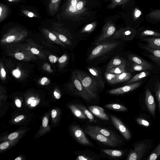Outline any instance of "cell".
Wrapping results in <instances>:
<instances>
[{"label":"cell","instance_id":"obj_1","mask_svg":"<svg viewBox=\"0 0 160 160\" xmlns=\"http://www.w3.org/2000/svg\"><path fill=\"white\" fill-rule=\"evenodd\" d=\"M75 73L82 84L93 99H96L99 88L95 79L90 75L81 70H78Z\"/></svg>","mask_w":160,"mask_h":160},{"label":"cell","instance_id":"obj_2","mask_svg":"<svg viewBox=\"0 0 160 160\" xmlns=\"http://www.w3.org/2000/svg\"><path fill=\"white\" fill-rule=\"evenodd\" d=\"M118 42L113 41L103 42L97 44L91 51L88 59L92 60L100 58L106 54L112 51L116 48Z\"/></svg>","mask_w":160,"mask_h":160},{"label":"cell","instance_id":"obj_3","mask_svg":"<svg viewBox=\"0 0 160 160\" xmlns=\"http://www.w3.org/2000/svg\"><path fill=\"white\" fill-rule=\"evenodd\" d=\"M84 132L92 138L106 145L114 147L118 145L112 140L96 131L90 126H88L85 128Z\"/></svg>","mask_w":160,"mask_h":160},{"label":"cell","instance_id":"obj_4","mask_svg":"<svg viewBox=\"0 0 160 160\" xmlns=\"http://www.w3.org/2000/svg\"><path fill=\"white\" fill-rule=\"evenodd\" d=\"M72 83L75 93L78 96L89 102L93 99L83 86L75 73L73 76Z\"/></svg>","mask_w":160,"mask_h":160},{"label":"cell","instance_id":"obj_5","mask_svg":"<svg viewBox=\"0 0 160 160\" xmlns=\"http://www.w3.org/2000/svg\"><path fill=\"white\" fill-rule=\"evenodd\" d=\"M72 130L73 135L78 143L84 146H93L92 143L86 137L85 132L78 125L74 126Z\"/></svg>","mask_w":160,"mask_h":160},{"label":"cell","instance_id":"obj_6","mask_svg":"<svg viewBox=\"0 0 160 160\" xmlns=\"http://www.w3.org/2000/svg\"><path fill=\"white\" fill-rule=\"evenodd\" d=\"M147 148V145L144 142L137 144L134 149L128 154L127 160H139L142 158Z\"/></svg>","mask_w":160,"mask_h":160},{"label":"cell","instance_id":"obj_7","mask_svg":"<svg viewBox=\"0 0 160 160\" xmlns=\"http://www.w3.org/2000/svg\"><path fill=\"white\" fill-rule=\"evenodd\" d=\"M109 116L114 126L125 139L127 140H129L131 137L130 132L122 121L114 116L111 115Z\"/></svg>","mask_w":160,"mask_h":160},{"label":"cell","instance_id":"obj_8","mask_svg":"<svg viewBox=\"0 0 160 160\" xmlns=\"http://www.w3.org/2000/svg\"><path fill=\"white\" fill-rule=\"evenodd\" d=\"M142 82L128 84L123 87L111 89L108 93L111 94L119 95L123 94L131 91L139 87L142 83Z\"/></svg>","mask_w":160,"mask_h":160},{"label":"cell","instance_id":"obj_9","mask_svg":"<svg viewBox=\"0 0 160 160\" xmlns=\"http://www.w3.org/2000/svg\"><path fill=\"white\" fill-rule=\"evenodd\" d=\"M90 126L96 131L112 140L118 145L122 142V141L119 137L111 131L98 126Z\"/></svg>","mask_w":160,"mask_h":160},{"label":"cell","instance_id":"obj_10","mask_svg":"<svg viewBox=\"0 0 160 160\" xmlns=\"http://www.w3.org/2000/svg\"><path fill=\"white\" fill-rule=\"evenodd\" d=\"M147 108L152 115L155 117L156 111V103L154 97L149 89H146L145 99Z\"/></svg>","mask_w":160,"mask_h":160},{"label":"cell","instance_id":"obj_11","mask_svg":"<svg viewBox=\"0 0 160 160\" xmlns=\"http://www.w3.org/2000/svg\"><path fill=\"white\" fill-rule=\"evenodd\" d=\"M88 70L91 75V76L98 83L100 88L104 89L105 87V83L100 71L97 68L92 67L88 68Z\"/></svg>","mask_w":160,"mask_h":160},{"label":"cell","instance_id":"obj_12","mask_svg":"<svg viewBox=\"0 0 160 160\" xmlns=\"http://www.w3.org/2000/svg\"><path fill=\"white\" fill-rule=\"evenodd\" d=\"M88 108L93 114L98 118L104 120H109V117L102 108L97 106H90L88 107Z\"/></svg>","mask_w":160,"mask_h":160},{"label":"cell","instance_id":"obj_13","mask_svg":"<svg viewBox=\"0 0 160 160\" xmlns=\"http://www.w3.org/2000/svg\"><path fill=\"white\" fill-rule=\"evenodd\" d=\"M135 36L134 32L128 30L124 32L121 31L117 32L111 39L119 38L127 40H130L132 39Z\"/></svg>","mask_w":160,"mask_h":160},{"label":"cell","instance_id":"obj_14","mask_svg":"<svg viewBox=\"0 0 160 160\" xmlns=\"http://www.w3.org/2000/svg\"><path fill=\"white\" fill-rule=\"evenodd\" d=\"M142 48L151 52L152 54L149 55V57L160 65V50L150 48L146 46H142Z\"/></svg>","mask_w":160,"mask_h":160},{"label":"cell","instance_id":"obj_15","mask_svg":"<svg viewBox=\"0 0 160 160\" xmlns=\"http://www.w3.org/2000/svg\"><path fill=\"white\" fill-rule=\"evenodd\" d=\"M143 40L148 43V47L153 49L160 50V38H146Z\"/></svg>","mask_w":160,"mask_h":160},{"label":"cell","instance_id":"obj_16","mask_svg":"<svg viewBox=\"0 0 160 160\" xmlns=\"http://www.w3.org/2000/svg\"><path fill=\"white\" fill-rule=\"evenodd\" d=\"M128 58L130 61L138 64L152 67L150 63L138 56L130 54L128 56Z\"/></svg>","mask_w":160,"mask_h":160},{"label":"cell","instance_id":"obj_17","mask_svg":"<svg viewBox=\"0 0 160 160\" xmlns=\"http://www.w3.org/2000/svg\"><path fill=\"white\" fill-rule=\"evenodd\" d=\"M126 61L125 59L119 57H116L109 63L107 66L106 70L126 63Z\"/></svg>","mask_w":160,"mask_h":160},{"label":"cell","instance_id":"obj_18","mask_svg":"<svg viewBox=\"0 0 160 160\" xmlns=\"http://www.w3.org/2000/svg\"><path fill=\"white\" fill-rule=\"evenodd\" d=\"M75 105L79 108L87 117L90 122H97L95 119L92 113L88 110L84 106L79 104H76Z\"/></svg>","mask_w":160,"mask_h":160},{"label":"cell","instance_id":"obj_19","mask_svg":"<svg viewBox=\"0 0 160 160\" xmlns=\"http://www.w3.org/2000/svg\"><path fill=\"white\" fill-rule=\"evenodd\" d=\"M70 108L73 114L78 118L81 119H86L87 117L82 111L77 106L75 105H71Z\"/></svg>","mask_w":160,"mask_h":160},{"label":"cell","instance_id":"obj_20","mask_svg":"<svg viewBox=\"0 0 160 160\" xmlns=\"http://www.w3.org/2000/svg\"><path fill=\"white\" fill-rule=\"evenodd\" d=\"M126 63L122 64L115 67L106 70V72L109 73L120 74L126 72L125 69Z\"/></svg>","mask_w":160,"mask_h":160},{"label":"cell","instance_id":"obj_21","mask_svg":"<svg viewBox=\"0 0 160 160\" xmlns=\"http://www.w3.org/2000/svg\"><path fill=\"white\" fill-rule=\"evenodd\" d=\"M150 72L148 71L142 72L136 75L132 78L127 81L126 84H128L138 81L148 76Z\"/></svg>","mask_w":160,"mask_h":160},{"label":"cell","instance_id":"obj_22","mask_svg":"<svg viewBox=\"0 0 160 160\" xmlns=\"http://www.w3.org/2000/svg\"><path fill=\"white\" fill-rule=\"evenodd\" d=\"M104 106L108 109L118 111H126L128 110L126 107L118 104H108L105 105Z\"/></svg>","mask_w":160,"mask_h":160},{"label":"cell","instance_id":"obj_23","mask_svg":"<svg viewBox=\"0 0 160 160\" xmlns=\"http://www.w3.org/2000/svg\"><path fill=\"white\" fill-rule=\"evenodd\" d=\"M132 77L131 73L126 72L119 74L116 80V83L127 82Z\"/></svg>","mask_w":160,"mask_h":160},{"label":"cell","instance_id":"obj_24","mask_svg":"<svg viewBox=\"0 0 160 160\" xmlns=\"http://www.w3.org/2000/svg\"><path fill=\"white\" fill-rule=\"evenodd\" d=\"M102 151L107 155L113 158L120 157L123 153L122 151L117 150L104 149Z\"/></svg>","mask_w":160,"mask_h":160},{"label":"cell","instance_id":"obj_25","mask_svg":"<svg viewBox=\"0 0 160 160\" xmlns=\"http://www.w3.org/2000/svg\"><path fill=\"white\" fill-rule=\"evenodd\" d=\"M119 74H114L105 72L104 76L107 81L110 84L113 85L116 84V80Z\"/></svg>","mask_w":160,"mask_h":160},{"label":"cell","instance_id":"obj_26","mask_svg":"<svg viewBox=\"0 0 160 160\" xmlns=\"http://www.w3.org/2000/svg\"><path fill=\"white\" fill-rule=\"evenodd\" d=\"M152 69V67L143 66L134 62L132 65L131 71L132 72L140 71L150 70Z\"/></svg>","mask_w":160,"mask_h":160},{"label":"cell","instance_id":"obj_27","mask_svg":"<svg viewBox=\"0 0 160 160\" xmlns=\"http://www.w3.org/2000/svg\"><path fill=\"white\" fill-rule=\"evenodd\" d=\"M160 156V143L147 159L148 160H155Z\"/></svg>","mask_w":160,"mask_h":160},{"label":"cell","instance_id":"obj_28","mask_svg":"<svg viewBox=\"0 0 160 160\" xmlns=\"http://www.w3.org/2000/svg\"><path fill=\"white\" fill-rule=\"evenodd\" d=\"M154 91L156 98L158 103V108L160 113V82L157 81L155 83Z\"/></svg>","mask_w":160,"mask_h":160},{"label":"cell","instance_id":"obj_29","mask_svg":"<svg viewBox=\"0 0 160 160\" xmlns=\"http://www.w3.org/2000/svg\"><path fill=\"white\" fill-rule=\"evenodd\" d=\"M142 37L147 36H154L160 37V34L157 33L152 31L147 30L142 32L141 33Z\"/></svg>","mask_w":160,"mask_h":160},{"label":"cell","instance_id":"obj_30","mask_svg":"<svg viewBox=\"0 0 160 160\" xmlns=\"http://www.w3.org/2000/svg\"><path fill=\"white\" fill-rule=\"evenodd\" d=\"M136 120L137 122L140 125L145 127H148L149 125V122L143 118H136Z\"/></svg>","mask_w":160,"mask_h":160},{"label":"cell","instance_id":"obj_31","mask_svg":"<svg viewBox=\"0 0 160 160\" xmlns=\"http://www.w3.org/2000/svg\"><path fill=\"white\" fill-rule=\"evenodd\" d=\"M93 159L92 158L84 155H79L77 158V160H92Z\"/></svg>","mask_w":160,"mask_h":160},{"label":"cell","instance_id":"obj_32","mask_svg":"<svg viewBox=\"0 0 160 160\" xmlns=\"http://www.w3.org/2000/svg\"><path fill=\"white\" fill-rule=\"evenodd\" d=\"M18 136L17 132H14L10 134L8 136V138L10 140H12L16 138Z\"/></svg>","mask_w":160,"mask_h":160},{"label":"cell","instance_id":"obj_33","mask_svg":"<svg viewBox=\"0 0 160 160\" xmlns=\"http://www.w3.org/2000/svg\"><path fill=\"white\" fill-rule=\"evenodd\" d=\"M15 58L18 60H22L24 58V55L20 52H17L15 54Z\"/></svg>","mask_w":160,"mask_h":160},{"label":"cell","instance_id":"obj_34","mask_svg":"<svg viewBox=\"0 0 160 160\" xmlns=\"http://www.w3.org/2000/svg\"><path fill=\"white\" fill-rule=\"evenodd\" d=\"M9 144L8 142H6L2 143L0 145L1 149L4 150L7 148L9 146Z\"/></svg>","mask_w":160,"mask_h":160},{"label":"cell","instance_id":"obj_35","mask_svg":"<svg viewBox=\"0 0 160 160\" xmlns=\"http://www.w3.org/2000/svg\"><path fill=\"white\" fill-rule=\"evenodd\" d=\"M49 59L50 62L52 63H55L57 60V58L55 56L52 55L49 56Z\"/></svg>","mask_w":160,"mask_h":160},{"label":"cell","instance_id":"obj_36","mask_svg":"<svg viewBox=\"0 0 160 160\" xmlns=\"http://www.w3.org/2000/svg\"><path fill=\"white\" fill-rule=\"evenodd\" d=\"M69 10L72 12H75L78 10L77 9V5L76 6H73L71 4L69 6Z\"/></svg>","mask_w":160,"mask_h":160},{"label":"cell","instance_id":"obj_37","mask_svg":"<svg viewBox=\"0 0 160 160\" xmlns=\"http://www.w3.org/2000/svg\"><path fill=\"white\" fill-rule=\"evenodd\" d=\"M93 26L92 24H89L87 25L83 30V32H88L92 30L93 28Z\"/></svg>","mask_w":160,"mask_h":160},{"label":"cell","instance_id":"obj_38","mask_svg":"<svg viewBox=\"0 0 160 160\" xmlns=\"http://www.w3.org/2000/svg\"><path fill=\"white\" fill-rule=\"evenodd\" d=\"M67 59V56L64 55L61 57L59 59L58 61L60 63H62L65 62Z\"/></svg>","mask_w":160,"mask_h":160},{"label":"cell","instance_id":"obj_39","mask_svg":"<svg viewBox=\"0 0 160 160\" xmlns=\"http://www.w3.org/2000/svg\"><path fill=\"white\" fill-rule=\"evenodd\" d=\"M15 39V37L13 35H11L8 36L7 39L6 41L8 42H13Z\"/></svg>","mask_w":160,"mask_h":160},{"label":"cell","instance_id":"obj_40","mask_svg":"<svg viewBox=\"0 0 160 160\" xmlns=\"http://www.w3.org/2000/svg\"><path fill=\"white\" fill-rule=\"evenodd\" d=\"M60 39L63 42H65L68 41V39L66 36L62 34H60L59 36Z\"/></svg>","mask_w":160,"mask_h":160},{"label":"cell","instance_id":"obj_41","mask_svg":"<svg viewBox=\"0 0 160 160\" xmlns=\"http://www.w3.org/2000/svg\"><path fill=\"white\" fill-rule=\"evenodd\" d=\"M48 122V119L46 117H44L42 121V125L44 127H46L47 126Z\"/></svg>","mask_w":160,"mask_h":160},{"label":"cell","instance_id":"obj_42","mask_svg":"<svg viewBox=\"0 0 160 160\" xmlns=\"http://www.w3.org/2000/svg\"><path fill=\"white\" fill-rule=\"evenodd\" d=\"M83 6V3L81 2L80 1L78 2L77 5V9L78 10L81 9Z\"/></svg>","mask_w":160,"mask_h":160},{"label":"cell","instance_id":"obj_43","mask_svg":"<svg viewBox=\"0 0 160 160\" xmlns=\"http://www.w3.org/2000/svg\"><path fill=\"white\" fill-rule=\"evenodd\" d=\"M24 118V116L22 115H21L17 117L15 119V121L16 122H18L21 120H22Z\"/></svg>","mask_w":160,"mask_h":160},{"label":"cell","instance_id":"obj_44","mask_svg":"<svg viewBox=\"0 0 160 160\" xmlns=\"http://www.w3.org/2000/svg\"><path fill=\"white\" fill-rule=\"evenodd\" d=\"M31 51L32 53L36 55L38 54L39 52L38 50L35 48H32Z\"/></svg>","mask_w":160,"mask_h":160},{"label":"cell","instance_id":"obj_45","mask_svg":"<svg viewBox=\"0 0 160 160\" xmlns=\"http://www.w3.org/2000/svg\"><path fill=\"white\" fill-rule=\"evenodd\" d=\"M49 36L50 39L52 41H54L56 39V36L52 33L50 32L49 33Z\"/></svg>","mask_w":160,"mask_h":160},{"label":"cell","instance_id":"obj_46","mask_svg":"<svg viewBox=\"0 0 160 160\" xmlns=\"http://www.w3.org/2000/svg\"><path fill=\"white\" fill-rule=\"evenodd\" d=\"M13 74L16 77H18L20 75V72L17 70H15L13 72Z\"/></svg>","mask_w":160,"mask_h":160},{"label":"cell","instance_id":"obj_47","mask_svg":"<svg viewBox=\"0 0 160 160\" xmlns=\"http://www.w3.org/2000/svg\"><path fill=\"white\" fill-rule=\"evenodd\" d=\"M141 14V12L139 10H136L135 13V16L136 18L139 17Z\"/></svg>","mask_w":160,"mask_h":160},{"label":"cell","instance_id":"obj_48","mask_svg":"<svg viewBox=\"0 0 160 160\" xmlns=\"http://www.w3.org/2000/svg\"><path fill=\"white\" fill-rule=\"evenodd\" d=\"M15 103L18 107L20 108L21 107V102L19 100L16 99L15 101Z\"/></svg>","mask_w":160,"mask_h":160},{"label":"cell","instance_id":"obj_49","mask_svg":"<svg viewBox=\"0 0 160 160\" xmlns=\"http://www.w3.org/2000/svg\"><path fill=\"white\" fill-rule=\"evenodd\" d=\"M48 80V78L45 77H44L42 78V79L41 83L42 85H43L44 84L45 82H46Z\"/></svg>","mask_w":160,"mask_h":160},{"label":"cell","instance_id":"obj_50","mask_svg":"<svg viewBox=\"0 0 160 160\" xmlns=\"http://www.w3.org/2000/svg\"><path fill=\"white\" fill-rule=\"evenodd\" d=\"M57 115V112L55 110H53L52 111L51 116L52 118H54Z\"/></svg>","mask_w":160,"mask_h":160},{"label":"cell","instance_id":"obj_51","mask_svg":"<svg viewBox=\"0 0 160 160\" xmlns=\"http://www.w3.org/2000/svg\"><path fill=\"white\" fill-rule=\"evenodd\" d=\"M35 98L33 97H32L30 98L28 101V104H31V102L34 100H35Z\"/></svg>","mask_w":160,"mask_h":160},{"label":"cell","instance_id":"obj_52","mask_svg":"<svg viewBox=\"0 0 160 160\" xmlns=\"http://www.w3.org/2000/svg\"><path fill=\"white\" fill-rule=\"evenodd\" d=\"M54 95L55 96V97L57 99H58L60 98V95L59 94L57 93L55 91L54 92Z\"/></svg>","mask_w":160,"mask_h":160},{"label":"cell","instance_id":"obj_53","mask_svg":"<svg viewBox=\"0 0 160 160\" xmlns=\"http://www.w3.org/2000/svg\"><path fill=\"white\" fill-rule=\"evenodd\" d=\"M1 74L3 77H4L6 75V72L3 68H2L1 69Z\"/></svg>","mask_w":160,"mask_h":160},{"label":"cell","instance_id":"obj_54","mask_svg":"<svg viewBox=\"0 0 160 160\" xmlns=\"http://www.w3.org/2000/svg\"><path fill=\"white\" fill-rule=\"evenodd\" d=\"M71 4L73 6H76L77 5V0H71Z\"/></svg>","mask_w":160,"mask_h":160},{"label":"cell","instance_id":"obj_55","mask_svg":"<svg viewBox=\"0 0 160 160\" xmlns=\"http://www.w3.org/2000/svg\"><path fill=\"white\" fill-rule=\"evenodd\" d=\"M37 102L36 100H33L31 103V105L32 107H34L36 106Z\"/></svg>","mask_w":160,"mask_h":160},{"label":"cell","instance_id":"obj_56","mask_svg":"<svg viewBox=\"0 0 160 160\" xmlns=\"http://www.w3.org/2000/svg\"><path fill=\"white\" fill-rule=\"evenodd\" d=\"M28 16L30 17H32L34 16L33 13L31 12H29L28 14Z\"/></svg>","mask_w":160,"mask_h":160},{"label":"cell","instance_id":"obj_57","mask_svg":"<svg viewBox=\"0 0 160 160\" xmlns=\"http://www.w3.org/2000/svg\"><path fill=\"white\" fill-rule=\"evenodd\" d=\"M59 0H52L51 2L52 3L55 4L58 2Z\"/></svg>","mask_w":160,"mask_h":160},{"label":"cell","instance_id":"obj_58","mask_svg":"<svg viewBox=\"0 0 160 160\" xmlns=\"http://www.w3.org/2000/svg\"><path fill=\"white\" fill-rule=\"evenodd\" d=\"M22 159L20 157H18L16 158L15 159V160H21Z\"/></svg>","mask_w":160,"mask_h":160},{"label":"cell","instance_id":"obj_59","mask_svg":"<svg viewBox=\"0 0 160 160\" xmlns=\"http://www.w3.org/2000/svg\"><path fill=\"white\" fill-rule=\"evenodd\" d=\"M122 0H115V1L117 2H119L121 1Z\"/></svg>","mask_w":160,"mask_h":160},{"label":"cell","instance_id":"obj_60","mask_svg":"<svg viewBox=\"0 0 160 160\" xmlns=\"http://www.w3.org/2000/svg\"><path fill=\"white\" fill-rule=\"evenodd\" d=\"M12 0H8L9 1H10V2L12 1Z\"/></svg>","mask_w":160,"mask_h":160}]
</instances>
